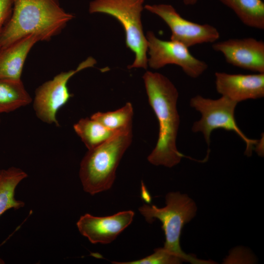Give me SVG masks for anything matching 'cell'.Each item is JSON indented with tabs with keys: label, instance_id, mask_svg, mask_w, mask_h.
Returning <instances> with one entry per match:
<instances>
[{
	"label": "cell",
	"instance_id": "6da1fadb",
	"mask_svg": "<svg viewBox=\"0 0 264 264\" xmlns=\"http://www.w3.org/2000/svg\"><path fill=\"white\" fill-rule=\"evenodd\" d=\"M143 79L148 102L159 124L157 141L147 159L153 165L172 168L184 157L177 150L176 142L180 123L177 110L178 92L161 73L147 71Z\"/></svg>",
	"mask_w": 264,
	"mask_h": 264
},
{
	"label": "cell",
	"instance_id": "7a4b0ae2",
	"mask_svg": "<svg viewBox=\"0 0 264 264\" xmlns=\"http://www.w3.org/2000/svg\"><path fill=\"white\" fill-rule=\"evenodd\" d=\"M74 18L57 0H13L11 14L0 32V48L31 35L49 41Z\"/></svg>",
	"mask_w": 264,
	"mask_h": 264
},
{
	"label": "cell",
	"instance_id": "3957f363",
	"mask_svg": "<svg viewBox=\"0 0 264 264\" xmlns=\"http://www.w3.org/2000/svg\"><path fill=\"white\" fill-rule=\"evenodd\" d=\"M132 137V126L88 150L81 162L79 170V177L86 192L94 195L112 187L117 167L131 145Z\"/></svg>",
	"mask_w": 264,
	"mask_h": 264
},
{
	"label": "cell",
	"instance_id": "277c9868",
	"mask_svg": "<svg viewBox=\"0 0 264 264\" xmlns=\"http://www.w3.org/2000/svg\"><path fill=\"white\" fill-rule=\"evenodd\" d=\"M166 206L158 208L154 205L144 204L139 211L149 223L155 219L162 223L165 235L163 247L180 257L183 262L193 264H212L214 262L199 259L182 251L180 245V237L184 225L196 216L197 207L194 201L187 195L179 192L168 193L165 197Z\"/></svg>",
	"mask_w": 264,
	"mask_h": 264
},
{
	"label": "cell",
	"instance_id": "5b68a950",
	"mask_svg": "<svg viewBox=\"0 0 264 264\" xmlns=\"http://www.w3.org/2000/svg\"><path fill=\"white\" fill-rule=\"evenodd\" d=\"M144 0H93L89 4L90 14L100 13L110 15L122 25L126 34V44L135 54L129 69L148 67V42L141 22Z\"/></svg>",
	"mask_w": 264,
	"mask_h": 264
},
{
	"label": "cell",
	"instance_id": "8992f818",
	"mask_svg": "<svg viewBox=\"0 0 264 264\" xmlns=\"http://www.w3.org/2000/svg\"><path fill=\"white\" fill-rule=\"evenodd\" d=\"M190 104L201 115V118L194 123L192 130L194 132H201L208 147L212 132L222 129L236 132L246 145L245 154L251 155L260 140L249 138L238 126L235 118L237 103L222 96L212 99L198 95L191 99Z\"/></svg>",
	"mask_w": 264,
	"mask_h": 264
},
{
	"label": "cell",
	"instance_id": "52a82bcc",
	"mask_svg": "<svg viewBox=\"0 0 264 264\" xmlns=\"http://www.w3.org/2000/svg\"><path fill=\"white\" fill-rule=\"evenodd\" d=\"M96 63L95 59L89 57L75 69L62 72L40 86L35 91L33 101V108L37 117L45 123L59 126L57 113L72 96L67 86L68 81L76 73L93 66Z\"/></svg>",
	"mask_w": 264,
	"mask_h": 264
},
{
	"label": "cell",
	"instance_id": "ba28073f",
	"mask_svg": "<svg viewBox=\"0 0 264 264\" xmlns=\"http://www.w3.org/2000/svg\"><path fill=\"white\" fill-rule=\"evenodd\" d=\"M146 37L149 55L148 66L150 67L158 69L167 65H176L193 78L199 77L208 68L206 63L194 56L189 47L182 43L161 40L151 31L147 32Z\"/></svg>",
	"mask_w": 264,
	"mask_h": 264
},
{
	"label": "cell",
	"instance_id": "9c48e42d",
	"mask_svg": "<svg viewBox=\"0 0 264 264\" xmlns=\"http://www.w3.org/2000/svg\"><path fill=\"white\" fill-rule=\"evenodd\" d=\"M144 8L162 19L171 31L170 40L182 43L188 47L201 44L214 43L220 33L209 24H199L182 17L171 5L146 4Z\"/></svg>",
	"mask_w": 264,
	"mask_h": 264
},
{
	"label": "cell",
	"instance_id": "30bf717a",
	"mask_svg": "<svg viewBox=\"0 0 264 264\" xmlns=\"http://www.w3.org/2000/svg\"><path fill=\"white\" fill-rule=\"evenodd\" d=\"M212 48L221 53L227 63L257 73H264V42L253 38L216 42Z\"/></svg>",
	"mask_w": 264,
	"mask_h": 264
},
{
	"label": "cell",
	"instance_id": "8fae6325",
	"mask_svg": "<svg viewBox=\"0 0 264 264\" xmlns=\"http://www.w3.org/2000/svg\"><path fill=\"white\" fill-rule=\"evenodd\" d=\"M134 213L128 210L107 217H95L89 214L82 216L76 223L80 233L93 244H108L132 221Z\"/></svg>",
	"mask_w": 264,
	"mask_h": 264
},
{
	"label": "cell",
	"instance_id": "7c38bea8",
	"mask_svg": "<svg viewBox=\"0 0 264 264\" xmlns=\"http://www.w3.org/2000/svg\"><path fill=\"white\" fill-rule=\"evenodd\" d=\"M215 76L217 92L237 103L264 96V73L242 74L216 72Z\"/></svg>",
	"mask_w": 264,
	"mask_h": 264
},
{
	"label": "cell",
	"instance_id": "4fadbf2b",
	"mask_svg": "<svg viewBox=\"0 0 264 264\" xmlns=\"http://www.w3.org/2000/svg\"><path fill=\"white\" fill-rule=\"evenodd\" d=\"M40 41L39 36L31 35L0 48V78L21 80L27 56Z\"/></svg>",
	"mask_w": 264,
	"mask_h": 264
},
{
	"label": "cell",
	"instance_id": "5bb4252c",
	"mask_svg": "<svg viewBox=\"0 0 264 264\" xmlns=\"http://www.w3.org/2000/svg\"><path fill=\"white\" fill-rule=\"evenodd\" d=\"M27 176L20 168L12 167L0 170V216L11 208L18 209L24 206V202L15 198L17 186Z\"/></svg>",
	"mask_w": 264,
	"mask_h": 264
},
{
	"label": "cell",
	"instance_id": "9a60e30c",
	"mask_svg": "<svg viewBox=\"0 0 264 264\" xmlns=\"http://www.w3.org/2000/svg\"><path fill=\"white\" fill-rule=\"evenodd\" d=\"M31 101L22 80L0 78V113L14 111Z\"/></svg>",
	"mask_w": 264,
	"mask_h": 264
},
{
	"label": "cell",
	"instance_id": "2e32d148",
	"mask_svg": "<svg viewBox=\"0 0 264 264\" xmlns=\"http://www.w3.org/2000/svg\"><path fill=\"white\" fill-rule=\"evenodd\" d=\"M232 9L245 25L264 29V3L262 0H219Z\"/></svg>",
	"mask_w": 264,
	"mask_h": 264
},
{
	"label": "cell",
	"instance_id": "e0dca14e",
	"mask_svg": "<svg viewBox=\"0 0 264 264\" xmlns=\"http://www.w3.org/2000/svg\"><path fill=\"white\" fill-rule=\"evenodd\" d=\"M73 129L88 150L101 145L119 132L110 130L90 117L81 118L73 125Z\"/></svg>",
	"mask_w": 264,
	"mask_h": 264
},
{
	"label": "cell",
	"instance_id": "ac0fdd59",
	"mask_svg": "<svg viewBox=\"0 0 264 264\" xmlns=\"http://www.w3.org/2000/svg\"><path fill=\"white\" fill-rule=\"evenodd\" d=\"M133 115L132 105L130 102H127L117 110L105 112H97L90 118L110 130L118 132L132 126Z\"/></svg>",
	"mask_w": 264,
	"mask_h": 264
},
{
	"label": "cell",
	"instance_id": "d6986e66",
	"mask_svg": "<svg viewBox=\"0 0 264 264\" xmlns=\"http://www.w3.org/2000/svg\"><path fill=\"white\" fill-rule=\"evenodd\" d=\"M183 261L164 247H159L154 253L142 259L127 262H112L115 264H179Z\"/></svg>",
	"mask_w": 264,
	"mask_h": 264
},
{
	"label": "cell",
	"instance_id": "ffe728a7",
	"mask_svg": "<svg viewBox=\"0 0 264 264\" xmlns=\"http://www.w3.org/2000/svg\"><path fill=\"white\" fill-rule=\"evenodd\" d=\"M13 0H0V32L11 14Z\"/></svg>",
	"mask_w": 264,
	"mask_h": 264
},
{
	"label": "cell",
	"instance_id": "44dd1931",
	"mask_svg": "<svg viewBox=\"0 0 264 264\" xmlns=\"http://www.w3.org/2000/svg\"><path fill=\"white\" fill-rule=\"evenodd\" d=\"M143 187H142V197L143 199H144L147 202L150 203L151 200V196L147 190L146 189L144 185Z\"/></svg>",
	"mask_w": 264,
	"mask_h": 264
},
{
	"label": "cell",
	"instance_id": "7402d4cb",
	"mask_svg": "<svg viewBox=\"0 0 264 264\" xmlns=\"http://www.w3.org/2000/svg\"><path fill=\"white\" fill-rule=\"evenodd\" d=\"M186 5H193L197 3L198 0H182Z\"/></svg>",
	"mask_w": 264,
	"mask_h": 264
},
{
	"label": "cell",
	"instance_id": "603a6c76",
	"mask_svg": "<svg viewBox=\"0 0 264 264\" xmlns=\"http://www.w3.org/2000/svg\"><path fill=\"white\" fill-rule=\"evenodd\" d=\"M4 263V261L0 258V264H2Z\"/></svg>",
	"mask_w": 264,
	"mask_h": 264
},
{
	"label": "cell",
	"instance_id": "cb8c5ba5",
	"mask_svg": "<svg viewBox=\"0 0 264 264\" xmlns=\"http://www.w3.org/2000/svg\"></svg>",
	"mask_w": 264,
	"mask_h": 264
}]
</instances>
